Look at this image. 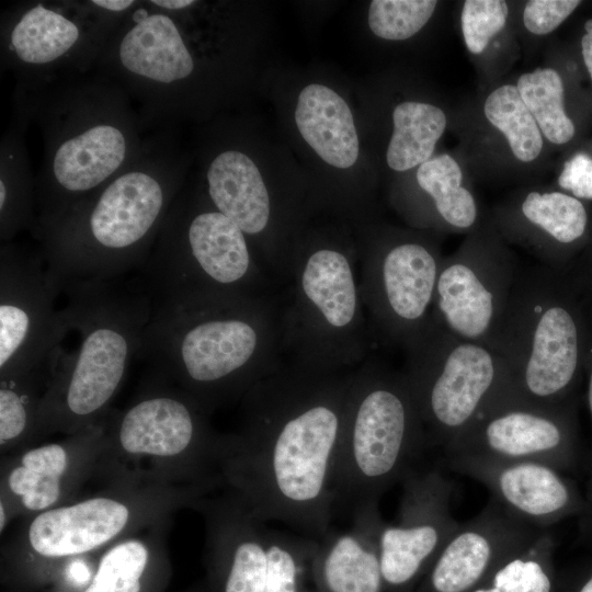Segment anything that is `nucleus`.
Instances as JSON below:
<instances>
[{"label":"nucleus","mask_w":592,"mask_h":592,"mask_svg":"<svg viewBox=\"0 0 592 592\" xmlns=\"http://www.w3.org/2000/svg\"><path fill=\"white\" fill-rule=\"evenodd\" d=\"M547 530L511 514L493 499L474 517L459 523L430 568L428 592H469Z\"/></svg>","instance_id":"nucleus-21"},{"label":"nucleus","mask_w":592,"mask_h":592,"mask_svg":"<svg viewBox=\"0 0 592 592\" xmlns=\"http://www.w3.org/2000/svg\"><path fill=\"white\" fill-rule=\"evenodd\" d=\"M26 128L11 118L0 145V241H13L35 226V174L25 143Z\"/></svg>","instance_id":"nucleus-27"},{"label":"nucleus","mask_w":592,"mask_h":592,"mask_svg":"<svg viewBox=\"0 0 592 592\" xmlns=\"http://www.w3.org/2000/svg\"><path fill=\"white\" fill-rule=\"evenodd\" d=\"M395 521L384 522L380 567L385 587L405 589L431 568L457 522L451 511L454 482L441 466H419L401 482Z\"/></svg>","instance_id":"nucleus-18"},{"label":"nucleus","mask_w":592,"mask_h":592,"mask_svg":"<svg viewBox=\"0 0 592 592\" xmlns=\"http://www.w3.org/2000/svg\"><path fill=\"white\" fill-rule=\"evenodd\" d=\"M572 267L592 270V241H590Z\"/></svg>","instance_id":"nucleus-44"},{"label":"nucleus","mask_w":592,"mask_h":592,"mask_svg":"<svg viewBox=\"0 0 592 592\" xmlns=\"http://www.w3.org/2000/svg\"><path fill=\"white\" fill-rule=\"evenodd\" d=\"M278 296L153 299L138 356L210 414L283 363Z\"/></svg>","instance_id":"nucleus-4"},{"label":"nucleus","mask_w":592,"mask_h":592,"mask_svg":"<svg viewBox=\"0 0 592 592\" xmlns=\"http://www.w3.org/2000/svg\"><path fill=\"white\" fill-rule=\"evenodd\" d=\"M584 379L587 384L585 400L592 423V319L589 323V334L584 358ZM587 510L580 517L581 534L584 538H592V446L590 453L589 478L584 493Z\"/></svg>","instance_id":"nucleus-40"},{"label":"nucleus","mask_w":592,"mask_h":592,"mask_svg":"<svg viewBox=\"0 0 592 592\" xmlns=\"http://www.w3.org/2000/svg\"><path fill=\"white\" fill-rule=\"evenodd\" d=\"M589 312L569 272L521 269L490 348L506 362L517 395L558 405L579 398Z\"/></svg>","instance_id":"nucleus-7"},{"label":"nucleus","mask_w":592,"mask_h":592,"mask_svg":"<svg viewBox=\"0 0 592 592\" xmlns=\"http://www.w3.org/2000/svg\"><path fill=\"white\" fill-rule=\"evenodd\" d=\"M392 123L386 160L390 169L407 171L430 159L445 130L446 116L435 105L406 101L394 109Z\"/></svg>","instance_id":"nucleus-30"},{"label":"nucleus","mask_w":592,"mask_h":592,"mask_svg":"<svg viewBox=\"0 0 592 592\" xmlns=\"http://www.w3.org/2000/svg\"><path fill=\"white\" fill-rule=\"evenodd\" d=\"M49 362L22 375L0 379L1 453L34 443L38 410L48 386Z\"/></svg>","instance_id":"nucleus-29"},{"label":"nucleus","mask_w":592,"mask_h":592,"mask_svg":"<svg viewBox=\"0 0 592 592\" xmlns=\"http://www.w3.org/2000/svg\"><path fill=\"white\" fill-rule=\"evenodd\" d=\"M584 35L581 38V52L587 70L592 80V19L584 23Z\"/></svg>","instance_id":"nucleus-42"},{"label":"nucleus","mask_w":592,"mask_h":592,"mask_svg":"<svg viewBox=\"0 0 592 592\" xmlns=\"http://www.w3.org/2000/svg\"><path fill=\"white\" fill-rule=\"evenodd\" d=\"M124 15L93 0L14 2L1 13V70L21 91L90 73Z\"/></svg>","instance_id":"nucleus-13"},{"label":"nucleus","mask_w":592,"mask_h":592,"mask_svg":"<svg viewBox=\"0 0 592 592\" xmlns=\"http://www.w3.org/2000/svg\"><path fill=\"white\" fill-rule=\"evenodd\" d=\"M579 398L539 405L517 394L488 408L444 452L532 460L565 474L580 465Z\"/></svg>","instance_id":"nucleus-16"},{"label":"nucleus","mask_w":592,"mask_h":592,"mask_svg":"<svg viewBox=\"0 0 592 592\" xmlns=\"http://www.w3.org/2000/svg\"><path fill=\"white\" fill-rule=\"evenodd\" d=\"M295 122L304 140L327 163L352 167L358 157V138L352 112L332 89L319 83L305 87L298 95Z\"/></svg>","instance_id":"nucleus-26"},{"label":"nucleus","mask_w":592,"mask_h":592,"mask_svg":"<svg viewBox=\"0 0 592 592\" xmlns=\"http://www.w3.org/2000/svg\"><path fill=\"white\" fill-rule=\"evenodd\" d=\"M360 291L375 340L406 351L426 330L443 261L428 241L380 240L358 258Z\"/></svg>","instance_id":"nucleus-14"},{"label":"nucleus","mask_w":592,"mask_h":592,"mask_svg":"<svg viewBox=\"0 0 592 592\" xmlns=\"http://www.w3.org/2000/svg\"><path fill=\"white\" fill-rule=\"evenodd\" d=\"M175 127L148 134L141 153L35 240L60 291L141 271L185 183Z\"/></svg>","instance_id":"nucleus-3"},{"label":"nucleus","mask_w":592,"mask_h":592,"mask_svg":"<svg viewBox=\"0 0 592 592\" xmlns=\"http://www.w3.org/2000/svg\"><path fill=\"white\" fill-rule=\"evenodd\" d=\"M436 4L435 0H374L369 4L368 25L380 38L403 41L428 23Z\"/></svg>","instance_id":"nucleus-36"},{"label":"nucleus","mask_w":592,"mask_h":592,"mask_svg":"<svg viewBox=\"0 0 592 592\" xmlns=\"http://www.w3.org/2000/svg\"><path fill=\"white\" fill-rule=\"evenodd\" d=\"M206 519L207 562L215 592H264L266 523L230 493L198 505Z\"/></svg>","instance_id":"nucleus-22"},{"label":"nucleus","mask_w":592,"mask_h":592,"mask_svg":"<svg viewBox=\"0 0 592 592\" xmlns=\"http://www.w3.org/2000/svg\"><path fill=\"white\" fill-rule=\"evenodd\" d=\"M267 574L264 592H310L307 579L317 539L266 528Z\"/></svg>","instance_id":"nucleus-34"},{"label":"nucleus","mask_w":592,"mask_h":592,"mask_svg":"<svg viewBox=\"0 0 592 592\" xmlns=\"http://www.w3.org/2000/svg\"><path fill=\"white\" fill-rule=\"evenodd\" d=\"M554 544L551 534L544 532L528 548L499 567L488 587L469 592H551L547 563Z\"/></svg>","instance_id":"nucleus-35"},{"label":"nucleus","mask_w":592,"mask_h":592,"mask_svg":"<svg viewBox=\"0 0 592 592\" xmlns=\"http://www.w3.org/2000/svg\"><path fill=\"white\" fill-rule=\"evenodd\" d=\"M509 8L503 0H466L462 11L465 44L473 54H480L489 41L505 25Z\"/></svg>","instance_id":"nucleus-37"},{"label":"nucleus","mask_w":592,"mask_h":592,"mask_svg":"<svg viewBox=\"0 0 592 592\" xmlns=\"http://www.w3.org/2000/svg\"><path fill=\"white\" fill-rule=\"evenodd\" d=\"M61 295L38 250L9 241L0 247V379L46 363L65 327Z\"/></svg>","instance_id":"nucleus-15"},{"label":"nucleus","mask_w":592,"mask_h":592,"mask_svg":"<svg viewBox=\"0 0 592 592\" xmlns=\"http://www.w3.org/2000/svg\"><path fill=\"white\" fill-rule=\"evenodd\" d=\"M442 465L475 479L517 519L540 530L571 516H583L584 494L565 473L543 463L502 459L483 454L454 453Z\"/></svg>","instance_id":"nucleus-19"},{"label":"nucleus","mask_w":592,"mask_h":592,"mask_svg":"<svg viewBox=\"0 0 592 592\" xmlns=\"http://www.w3.org/2000/svg\"><path fill=\"white\" fill-rule=\"evenodd\" d=\"M402 369L421 413L430 447L444 452L488 408L516 392L505 360L430 318L406 351Z\"/></svg>","instance_id":"nucleus-11"},{"label":"nucleus","mask_w":592,"mask_h":592,"mask_svg":"<svg viewBox=\"0 0 592 592\" xmlns=\"http://www.w3.org/2000/svg\"><path fill=\"white\" fill-rule=\"evenodd\" d=\"M558 184L579 200H592V158L583 152L572 156L565 162Z\"/></svg>","instance_id":"nucleus-39"},{"label":"nucleus","mask_w":592,"mask_h":592,"mask_svg":"<svg viewBox=\"0 0 592 592\" xmlns=\"http://www.w3.org/2000/svg\"><path fill=\"white\" fill-rule=\"evenodd\" d=\"M214 487H170L128 480L126 485L33 515L18 542L24 567L56 571L72 559L107 548L156 522L170 508L197 505ZM20 560L19 562H21ZM18 562V563H19Z\"/></svg>","instance_id":"nucleus-12"},{"label":"nucleus","mask_w":592,"mask_h":592,"mask_svg":"<svg viewBox=\"0 0 592 592\" xmlns=\"http://www.w3.org/2000/svg\"><path fill=\"white\" fill-rule=\"evenodd\" d=\"M576 592H592V569L580 583Z\"/></svg>","instance_id":"nucleus-46"},{"label":"nucleus","mask_w":592,"mask_h":592,"mask_svg":"<svg viewBox=\"0 0 592 592\" xmlns=\"http://www.w3.org/2000/svg\"><path fill=\"white\" fill-rule=\"evenodd\" d=\"M426 430L402 371L371 354L351 371L331 491L333 516L378 503L394 485L421 466Z\"/></svg>","instance_id":"nucleus-6"},{"label":"nucleus","mask_w":592,"mask_h":592,"mask_svg":"<svg viewBox=\"0 0 592 592\" xmlns=\"http://www.w3.org/2000/svg\"><path fill=\"white\" fill-rule=\"evenodd\" d=\"M153 299L280 295L242 230L183 185L141 270Z\"/></svg>","instance_id":"nucleus-9"},{"label":"nucleus","mask_w":592,"mask_h":592,"mask_svg":"<svg viewBox=\"0 0 592 592\" xmlns=\"http://www.w3.org/2000/svg\"><path fill=\"white\" fill-rule=\"evenodd\" d=\"M160 547L149 537L130 535L100 555L88 584L78 592H153L163 577Z\"/></svg>","instance_id":"nucleus-28"},{"label":"nucleus","mask_w":592,"mask_h":592,"mask_svg":"<svg viewBox=\"0 0 592 592\" xmlns=\"http://www.w3.org/2000/svg\"><path fill=\"white\" fill-rule=\"evenodd\" d=\"M67 285L60 309L78 335L75 351L54 350L35 440L93 426L110 412L132 360L139 355L155 300L144 276Z\"/></svg>","instance_id":"nucleus-5"},{"label":"nucleus","mask_w":592,"mask_h":592,"mask_svg":"<svg viewBox=\"0 0 592 592\" xmlns=\"http://www.w3.org/2000/svg\"><path fill=\"white\" fill-rule=\"evenodd\" d=\"M109 413L62 441L22 448L11 458L2 469L0 501L12 515L33 516L68 502L86 476L99 467Z\"/></svg>","instance_id":"nucleus-20"},{"label":"nucleus","mask_w":592,"mask_h":592,"mask_svg":"<svg viewBox=\"0 0 592 592\" xmlns=\"http://www.w3.org/2000/svg\"><path fill=\"white\" fill-rule=\"evenodd\" d=\"M12 513L9 510V508L5 505L4 502L0 501V532L3 533V531L7 528L9 521L12 517Z\"/></svg>","instance_id":"nucleus-45"},{"label":"nucleus","mask_w":592,"mask_h":592,"mask_svg":"<svg viewBox=\"0 0 592 592\" xmlns=\"http://www.w3.org/2000/svg\"><path fill=\"white\" fill-rule=\"evenodd\" d=\"M515 215L522 228L531 231L526 237L543 265L554 270L569 272L589 243L587 206L570 194L531 191L522 197Z\"/></svg>","instance_id":"nucleus-25"},{"label":"nucleus","mask_w":592,"mask_h":592,"mask_svg":"<svg viewBox=\"0 0 592 592\" xmlns=\"http://www.w3.org/2000/svg\"><path fill=\"white\" fill-rule=\"evenodd\" d=\"M569 273L574 280L577 286L579 287L585 301L587 308L592 317V270L572 267Z\"/></svg>","instance_id":"nucleus-41"},{"label":"nucleus","mask_w":592,"mask_h":592,"mask_svg":"<svg viewBox=\"0 0 592 592\" xmlns=\"http://www.w3.org/2000/svg\"><path fill=\"white\" fill-rule=\"evenodd\" d=\"M12 117L42 136L34 239L132 163L150 133L126 92L96 70L14 89Z\"/></svg>","instance_id":"nucleus-2"},{"label":"nucleus","mask_w":592,"mask_h":592,"mask_svg":"<svg viewBox=\"0 0 592 592\" xmlns=\"http://www.w3.org/2000/svg\"><path fill=\"white\" fill-rule=\"evenodd\" d=\"M581 3L578 0H530L523 11L524 26L545 35L557 29Z\"/></svg>","instance_id":"nucleus-38"},{"label":"nucleus","mask_w":592,"mask_h":592,"mask_svg":"<svg viewBox=\"0 0 592 592\" xmlns=\"http://www.w3.org/2000/svg\"><path fill=\"white\" fill-rule=\"evenodd\" d=\"M516 89L542 134L553 144L571 140L574 125L563 107V83L553 68H537L520 76Z\"/></svg>","instance_id":"nucleus-32"},{"label":"nucleus","mask_w":592,"mask_h":592,"mask_svg":"<svg viewBox=\"0 0 592 592\" xmlns=\"http://www.w3.org/2000/svg\"><path fill=\"white\" fill-rule=\"evenodd\" d=\"M148 386L124 411H110L106 441L99 466L145 464L160 480L190 483L224 481L220 470L223 435L208 413L170 379L152 369Z\"/></svg>","instance_id":"nucleus-10"},{"label":"nucleus","mask_w":592,"mask_h":592,"mask_svg":"<svg viewBox=\"0 0 592 592\" xmlns=\"http://www.w3.org/2000/svg\"><path fill=\"white\" fill-rule=\"evenodd\" d=\"M415 178L445 226L457 230L475 226L477 204L473 193L463 185V172L453 157L442 153L429 159L420 164Z\"/></svg>","instance_id":"nucleus-31"},{"label":"nucleus","mask_w":592,"mask_h":592,"mask_svg":"<svg viewBox=\"0 0 592 592\" xmlns=\"http://www.w3.org/2000/svg\"><path fill=\"white\" fill-rule=\"evenodd\" d=\"M521 269L498 239L478 237L443 259L431 319L490 348Z\"/></svg>","instance_id":"nucleus-17"},{"label":"nucleus","mask_w":592,"mask_h":592,"mask_svg":"<svg viewBox=\"0 0 592 592\" xmlns=\"http://www.w3.org/2000/svg\"><path fill=\"white\" fill-rule=\"evenodd\" d=\"M483 113L488 122L504 135L516 159L531 162L539 156L542 132L516 86L503 84L493 90L485 101Z\"/></svg>","instance_id":"nucleus-33"},{"label":"nucleus","mask_w":592,"mask_h":592,"mask_svg":"<svg viewBox=\"0 0 592 592\" xmlns=\"http://www.w3.org/2000/svg\"><path fill=\"white\" fill-rule=\"evenodd\" d=\"M345 530L317 539L311 577L317 592H382L379 538L384 525L378 503L355 511Z\"/></svg>","instance_id":"nucleus-23"},{"label":"nucleus","mask_w":592,"mask_h":592,"mask_svg":"<svg viewBox=\"0 0 592 592\" xmlns=\"http://www.w3.org/2000/svg\"><path fill=\"white\" fill-rule=\"evenodd\" d=\"M349 249L330 243L296 246L278 296L284 358L348 372L361 365L376 341Z\"/></svg>","instance_id":"nucleus-8"},{"label":"nucleus","mask_w":592,"mask_h":592,"mask_svg":"<svg viewBox=\"0 0 592 592\" xmlns=\"http://www.w3.org/2000/svg\"><path fill=\"white\" fill-rule=\"evenodd\" d=\"M93 2L105 11L115 14H126L138 1L136 0H93Z\"/></svg>","instance_id":"nucleus-43"},{"label":"nucleus","mask_w":592,"mask_h":592,"mask_svg":"<svg viewBox=\"0 0 592 592\" xmlns=\"http://www.w3.org/2000/svg\"><path fill=\"white\" fill-rule=\"evenodd\" d=\"M204 178L205 194L212 204L242 230L251 248L258 240V258L273 207L255 162L242 150L226 148L207 162Z\"/></svg>","instance_id":"nucleus-24"},{"label":"nucleus","mask_w":592,"mask_h":592,"mask_svg":"<svg viewBox=\"0 0 592 592\" xmlns=\"http://www.w3.org/2000/svg\"><path fill=\"white\" fill-rule=\"evenodd\" d=\"M351 371L285 360L240 400L237 433L223 435L220 474L261 521L319 539L331 530V477Z\"/></svg>","instance_id":"nucleus-1"}]
</instances>
